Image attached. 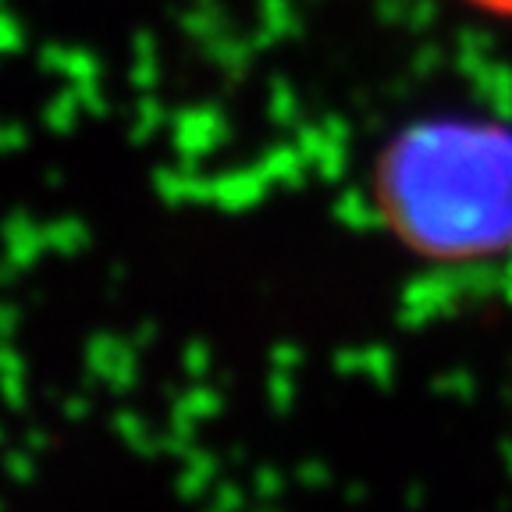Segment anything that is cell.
I'll use <instances>...</instances> for the list:
<instances>
[{"mask_svg": "<svg viewBox=\"0 0 512 512\" xmlns=\"http://www.w3.org/2000/svg\"><path fill=\"white\" fill-rule=\"evenodd\" d=\"M374 200L424 260L470 264L512 249V128L480 118L416 121L384 146Z\"/></svg>", "mask_w": 512, "mask_h": 512, "instance_id": "6da1fadb", "label": "cell"}, {"mask_svg": "<svg viewBox=\"0 0 512 512\" xmlns=\"http://www.w3.org/2000/svg\"><path fill=\"white\" fill-rule=\"evenodd\" d=\"M466 8L473 11H484V15H495V18H512V0H463Z\"/></svg>", "mask_w": 512, "mask_h": 512, "instance_id": "7a4b0ae2", "label": "cell"}]
</instances>
